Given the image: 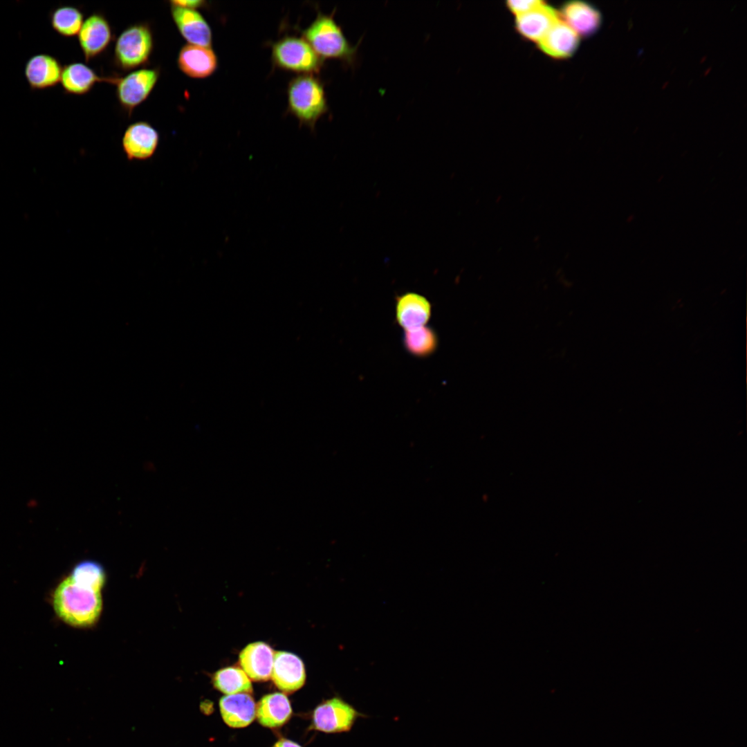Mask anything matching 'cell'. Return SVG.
I'll list each match as a JSON object with an SVG mask.
<instances>
[{
	"mask_svg": "<svg viewBox=\"0 0 747 747\" xmlns=\"http://www.w3.org/2000/svg\"><path fill=\"white\" fill-rule=\"evenodd\" d=\"M53 605L60 619L78 627L95 624L102 609L100 593L79 586L70 576L57 587L53 596Z\"/></svg>",
	"mask_w": 747,
	"mask_h": 747,
	"instance_id": "obj_1",
	"label": "cell"
},
{
	"mask_svg": "<svg viewBox=\"0 0 747 747\" xmlns=\"http://www.w3.org/2000/svg\"><path fill=\"white\" fill-rule=\"evenodd\" d=\"M288 109L302 124L313 128L328 111L323 84L313 74L299 75L288 86Z\"/></svg>",
	"mask_w": 747,
	"mask_h": 747,
	"instance_id": "obj_2",
	"label": "cell"
},
{
	"mask_svg": "<svg viewBox=\"0 0 747 747\" xmlns=\"http://www.w3.org/2000/svg\"><path fill=\"white\" fill-rule=\"evenodd\" d=\"M302 35L322 59H338L348 63L354 61L356 48L347 40L332 15L319 12Z\"/></svg>",
	"mask_w": 747,
	"mask_h": 747,
	"instance_id": "obj_3",
	"label": "cell"
},
{
	"mask_svg": "<svg viewBox=\"0 0 747 747\" xmlns=\"http://www.w3.org/2000/svg\"><path fill=\"white\" fill-rule=\"evenodd\" d=\"M154 48V36L149 25L140 22L126 28L118 37L114 61L124 71L146 64Z\"/></svg>",
	"mask_w": 747,
	"mask_h": 747,
	"instance_id": "obj_4",
	"label": "cell"
},
{
	"mask_svg": "<svg viewBox=\"0 0 747 747\" xmlns=\"http://www.w3.org/2000/svg\"><path fill=\"white\" fill-rule=\"evenodd\" d=\"M271 48L272 61L282 70L308 75L318 72L322 66L323 59L303 37L285 36Z\"/></svg>",
	"mask_w": 747,
	"mask_h": 747,
	"instance_id": "obj_5",
	"label": "cell"
},
{
	"mask_svg": "<svg viewBox=\"0 0 747 747\" xmlns=\"http://www.w3.org/2000/svg\"><path fill=\"white\" fill-rule=\"evenodd\" d=\"M367 716L340 697L325 700L313 713V726L326 733L349 732L359 718Z\"/></svg>",
	"mask_w": 747,
	"mask_h": 747,
	"instance_id": "obj_6",
	"label": "cell"
},
{
	"mask_svg": "<svg viewBox=\"0 0 747 747\" xmlns=\"http://www.w3.org/2000/svg\"><path fill=\"white\" fill-rule=\"evenodd\" d=\"M160 75L158 68H143L117 79L116 97L127 112L142 104L154 89Z\"/></svg>",
	"mask_w": 747,
	"mask_h": 747,
	"instance_id": "obj_7",
	"label": "cell"
},
{
	"mask_svg": "<svg viewBox=\"0 0 747 747\" xmlns=\"http://www.w3.org/2000/svg\"><path fill=\"white\" fill-rule=\"evenodd\" d=\"M77 35L80 46L86 62L102 54L113 38L109 22L100 13H93L87 17Z\"/></svg>",
	"mask_w": 747,
	"mask_h": 747,
	"instance_id": "obj_8",
	"label": "cell"
},
{
	"mask_svg": "<svg viewBox=\"0 0 747 747\" xmlns=\"http://www.w3.org/2000/svg\"><path fill=\"white\" fill-rule=\"evenodd\" d=\"M158 143V131L145 121L129 125L122 138L123 151L129 160L150 158L154 154Z\"/></svg>",
	"mask_w": 747,
	"mask_h": 747,
	"instance_id": "obj_9",
	"label": "cell"
},
{
	"mask_svg": "<svg viewBox=\"0 0 747 747\" xmlns=\"http://www.w3.org/2000/svg\"><path fill=\"white\" fill-rule=\"evenodd\" d=\"M171 15L178 32L187 44L211 47L212 30L199 12L194 9L171 6Z\"/></svg>",
	"mask_w": 747,
	"mask_h": 747,
	"instance_id": "obj_10",
	"label": "cell"
},
{
	"mask_svg": "<svg viewBox=\"0 0 747 747\" xmlns=\"http://www.w3.org/2000/svg\"><path fill=\"white\" fill-rule=\"evenodd\" d=\"M431 315V303L420 294L408 292L396 299V320L404 331L425 326Z\"/></svg>",
	"mask_w": 747,
	"mask_h": 747,
	"instance_id": "obj_11",
	"label": "cell"
},
{
	"mask_svg": "<svg viewBox=\"0 0 747 747\" xmlns=\"http://www.w3.org/2000/svg\"><path fill=\"white\" fill-rule=\"evenodd\" d=\"M63 66L54 56L39 53L26 62L24 75L30 89L41 91L52 88L60 82Z\"/></svg>",
	"mask_w": 747,
	"mask_h": 747,
	"instance_id": "obj_12",
	"label": "cell"
},
{
	"mask_svg": "<svg viewBox=\"0 0 747 747\" xmlns=\"http://www.w3.org/2000/svg\"><path fill=\"white\" fill-rule=\"evenodd\" d=\"M177 65L190 77L205 78L216 70L218 59L211 47L187 44L178 53Z\"/></svg>",
	"mask_w": 747,
	"mask_h": 747,
	"instance_id": "obj_13",
	"label": "cell"
},
{
	"mask_svg": "<svg viewBox=\"0 0 747 747\" xmlns=\"http://www.w3.org/2000/svg\"><path fill=\"white\" fill-rule=\"evenodd\" d=\"M558 15L562 21L582 37L596 33L602 24L600 11L585 1H568L562 6Z\"/></svg>",
	"mask_w": 747,
	"mask_h": 747,
	"instance_id": "obj_14",
	"label": "cell"
},
{
	"mask_svg": "<svg viewBox=\"0 0 747 747\" xmlns=\"http://www.w3.org/2000/svg\"><path fill=\"white\" fill-rule=\"evenodd\" d=\"M271 678L282 691L295 692L302 688L305 682L304 663L297 656L292 653L275 652Z\"/></svg>",
	"mask_w": 747,
	"mask_h": 747,
	"instance_id": "obj_15",
	"label": "cell"
},
{
	"mask_svg": "<svg viewBox=\"0 0 747 747\" xmlns=\"http://www.w3.org/2000/svg\"><path fill=\"white\" fill-rule=\"evenodd\" d=\"M537 44L546 55L555 59H566L575 53L580 36L560 18Z\"/></svg>",
	"mask_w": 747,
	"mask_h": 747,
	"instance_id": "obj_16",
	"label": "cell"
},
{
	"mask_svg": "<svg viewBox=\"0 0 747 747\" xmlns=\"http://www.w3.org/2000/svg\"><path fill=\"white\" fill-rule=\"evenodd\" d=\"M275 652L268 644L256 642L248 645L239 654V663L251 679L264 681L271 676Z\"/></svg>",
	"mask_w": 747,
	"mask_h": 747,
	"instance_id": "obj_17",
	"label": "cell"
},
{
	"mask_svg": "<svg viewBox=\"0 0 747 747\" xmlns=\"http://www.w3.org/2000/svg\"><path fill=\"white\" fill-rule=\"evenodd\" d=\"M118 77H101L81 62H73L62 68L60 83L65 93L81 95L89 92L98 82L116 83Z\"/></svg>",
	"mask_w": 747,
	"mask_h": 747,
	"instance_id": "obj_18",
	"label": "cell"
},
{
	"mask_svg": "<svg viewBox=\"0 0 747 747\" xmlns=\"http://www.w3.org/2000/svg\"><path fill=\"white\" fill-rule=\"evenodd\" d=\"M560 19L558 12L545 2L515 18V28L524 38L537 42Z\"/></svg>",
	"mask_w": 747,
	"mask_h": 747,
	"instance_id": "obj_19",
	"label": "cell"
},
{
	"mask_svg": "<svg viewBox=\"0 0 747 747\" xmlns=\"http://www.w3.org/2000/svg\"><path fill=\"white\" fill-rule=\"evenodd\" d=\"M219 708L225 723L232 728L248 726L256 715V706L248 693H239L223 697Z\"/></svg>",
	"mask_w": 747,
	"mask_h": 747,
	"instance_id": "obj_20",
	"label": "cell"
},
{
	"mask_svg": "<svg viewBox=\"0 0 747 747\" xmlns=\"http://www.w3.org/2000/svg\"><path fill=\"white\" fill-rule=\"evenodd\" d=\"M292 709L287 697L279 692L265 695L256 707V715L261 725L277 728L290 719Z\"/></svg>",
	"mask_w": 747,
	"mask_h": 747,
	"instance_id": "obj_21",
	"label": "cell"
},
{
	"mask_svg": "<svg viewBox=\"0 0 747 747\" xmlns=\"http://www.w3.org/2000/svg\"><path fill=\"white\" fill-rule=\"evenodd\" d=\"M402 341L405 351L416 358L431 356L436 351L439 345L437 333L432 327L427 326L404 331Z\"/></svg>",
	"mask_w": 747,
	"mask_h": 747,
	"instance_id": "obj_22",
	"label": "cell"
},
{
	"mask_svg": "<svg viewBox=\"0 0 747 747\" xmlns=\"http://www.w3.org/2000/svg\"><path fill=\"white\" fill-rule=\"evenodd\" d=\"M50 24L59 35L65 37L78 34L84 22V15L73 6H60L50 11Z\"/></svg>",
	"mask_w": 747,
	"mask_h": 747,
	"instance_id": "obj_23",
	"label": "cell"
},
{
	"mask_svg": "<svg viewBox=\"0 0 747 747\" xmlns=\"http://www.w3.org/2000/svg\"><path fill=\"white\" fill-rule=\"evenodd\" d=\"M214 686L229 695L250 693L252 690L250 679L245 672L237 667H228L217 671L212 677Z\"/></svg>",
	"mask_w": 747,
	"mask_h": 747,
	"instance_id": "obj_24",
	"label": "cell"
},
{
	"mask_svg": "<svg viewBox=\"0 0 747 747\" xmlns=\"http://www.w3.org/2000/svg\"><path fill=\"white\" fill-rule=\"evenodd\" d=\"M70 577L79 586L100 593L106 580L102 566L92 560L77 564Z\"/></svg>",
	"mask_w": 747,
	"mask_h": 747,
	"instance_id": "obj_25",
	"label": "cell"
},
{
	"mask_svg": "<svg viewBox=\"0 0 747 747\" xmlns=\"http://www.w3.org/2000/svg\"><path fill=\"white\" fill-rule=\"evenodd\" d=\"M544 3L540 0L508 1L506 6L517 17L531 11Z\"/></svg>",
	"mask_w": 747,
	"mask_h": 747,
	"instance_id": "obj_26",
	"label": "cell"
},
{
	"mask_svg": "<svg viewBox=\"0 0 747 747\" xmlns=\"http://www.w3.org/2000/svg\"><path fill=\"white\" fill-rule=\"evenodd\" d=\"M170 5L184 8L196 10L197 8L204 7L205 6V1L202 0H175L171 1Z\"/></svg>",
	"mask_w": 747,
	"mask_h": 747,
	"instance_id": "obj_27",
	"label": "cell"
},
{
	"mask_svg": "<svg viewBox=\"0 0 747 747\" xmlns=\"http://www.w3.org/2000/svg\"><path fill=\"white\" fill-rule=\"evenodd\" d=\"M273 747H301V746L299 744H297V743H295V742H294L293 741L286 739H282L279 740L277 742H276Z\"/></svg>",
	"mask_w": 747,
	"mask_h": 747,
	"instance_id": "obj_28",
	"label": "cell"
}]
</instances>
